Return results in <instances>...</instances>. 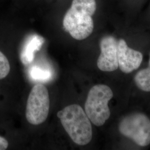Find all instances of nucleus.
Instances as JSON below:
<instances>
[{"label": "nucleus", "mask_w": 150, "mask_h": 150, "mask_svg": "<svg viewBox=\"0 0 150 150\" xmlns=\"http://www.w3.org/2000/svg\"><path fill=\"white\" fill-rule=\"evenodd\" d=\"M96 10L95 0H73L63 20L64 30L77 40L88 38L93 30L92 17Z\"/></svg>", "instance_id": "nucleus-1"}, {"label": "nucleus", "mask_w": 150, "mask_h": 150, "mask_svg": "<svg viewBox=\"0 0 150 150\" xmlns=\"http://www.w3.org/2000/svg\"><path fill=\"white\" fill-rule=\"evenodd\" d=\"M70 138L79 145L88 144L92 137L91 121L80 105L73 104L64 107L57 114Z\"/></svg>", "instance_id": "nucleus-2"}, {"label": "nucleus", "mask_w": 150, "mask_h": 150, "mask_svg": "<svg viewBox=\"0 0 150 150\" xmlns=\"http://www.w3.org/2000/svg\"><path fill=\"white\" fill-rule=\"evenodd\" d=\"M113 96L112 90L105 85H97L90 89L85 110L87 117L95 125L101 126L110 117L111 112L108 103Z\"/></svg>", "instance_id": "nucleus-3"}, {"label": "nucleus", "mask_w": 150, "mask_h": 150, "mask_svg": "<svg viewBox=\"0 0 150 150\" xmlns=\"http://www.w3.org/2000/svg\"><path fill=\"white\" fill-rule=\"evenodd\" d=\"M119 132L137 145L145 147L150 144V120L144 113H131L118 125Z\"/></svg>", "instance_id": "nucleus-4"}, {"label": "nucleus", "mask_w": 150, "mask_h": 150, "mask_svg": "<svg viewBox=\"0 0 150 150\" xmlns=\"http://www.w3.org/2000/svg\"><path fill=\"white\" fill-rule=\"evenodd\" d=\"M50 105L47 88L41 83L33 86L27 100L26 109L27 121L33 125L43 123L47 118Z\"/></svg>", "instance_id": "nucleus-5"}, {"label": "nucleus", "mask_w": 150, "mask_h": 150, "mask_svg": "<svg viewBox=\"0 0 150 150\" xmlns=\"http://www.w3.org/2000/svg\"><path fill=\"white\" fill-rule=\"evenodd\" d=\"M101 54L97 59L98 68L102 71L112 72L118 68V41L112 36H106L100 41Z\"/></svg>", "instance_id": "nucleus-6"}, {"label": "nucleus", "mask_w": 150, "mask_h": 150, "mask_svg": "<svg viewBox=\"0 0 150 150\" xmlns=\"http://www.w3.org/2000/svg\"><path fill=\"white\" fill-rule=\"evenodd\" d=\"M118 63L120 69L129 74L137 70L141 64L143 55L141 52L129 48L125 40L118 41Z\"/></svg>", "instance_id": "nucleus-7"}, {"label": "nucleus", "mask_w": 150, "mask_h": 150, "mask_svg": "<svg viewBox=\"0 0 150 150\" xmlns=\"http://www.w3.org/2000/svg\"><path fill=\"white\" fill-rule=\"evenodd\" d=\"M44 42V38L36 34L28 36L25 42L20 54L22 63L24 65L31 64L35 58V52L41 49Z\"/></svg>", "instance_id": "nucleus-8"}, {"label": "nucleus", "mask_w": 150, "mask_h": 150, "mask_svg": "<svg viewBox=\"0 0 150 150\" xmlns=\"http://www.w3.org/2000/svg\"><path fill=\"white\" fill-rule=\"evenodd\" d=\"M28 74L33 81L39 82H46L51 80L52 77L51 70L39 66H34L29 70Z\"/></svg>", "instance_id": "nucleus-9"}, {"label": "nucleus", "mask_w": 150, "mask_h": 150, "mask_svg": "<svg viewBox=\"0 0 150 150\" xmlns=\"http://www.w3.org/2000/svg\"><path fill=\"white\" fill-rule=\"evenodd\" d=\"M149 64L147 68L140 70L134 77L137 87L145 92H150V55Z\"/></svg>", "instance_id": "nucleus-10"}, {"label": "nucleus", "mask_w": 150, "mask_h": 150, "mask_svg": "<svg viewBox=\"0 0 150 150\" xmlns=\"http://www.w3.org/2000/svg\"><path fill=\"white\" fill-rule=\"evenodd\" d=\"M10 64L5 55L0 51V80L7 76L10 71Z\"/></svg>", "instance_id": "nucleus-11"}, {"label": "nucleus", "mask_w": 150, "mask_h": 150, "mask_svg": "<svg viewBox=\"0 0 150 150\" xmlns=\"http://www.w3.org/2000/svg\"><path fill=\"white\" fill-rule=\"evenodd\" d=\"M8 146V142L7 139L0 136V150H6Z\"/></svg>", "instance_id": "nucleus-12"}]
</instances>
